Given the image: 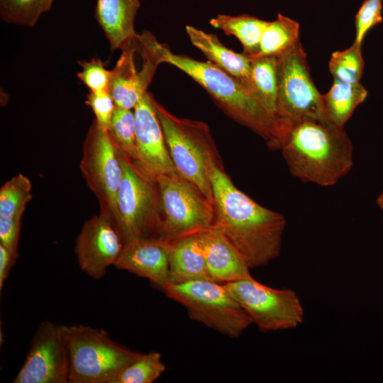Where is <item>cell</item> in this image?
Listing matches in <instances>:
<instances>
[{
	"label": "cell",
	"mask_w": 383,
	"mask_h": 383,
	"mask_svg": "<svg viewBox=\"0 0 383 383\" xmlns=\"http://www.w3.org/2000/svg\"><path fill=\"white\" fill-rule=\"evenodd\" d=\"M165 370V365L160 353H141L117 376L113 383H152Z\"/></svg>",
	"instance_id": "cell-28"
},
{
	"label": "cell",
	"mask_w": 383,
	"mask_h": 383,
	"mask_svg": "<svg viewBox=\"0 0 383 383\" xmlns=\"http://www.w3.org/2000/svg\"><path fill=\"white\" fill-rule=\"evenodd\" d=\"M153 104L177 172L213 204L209 170L213 164H223L209 126L203 121L174 116L154 97Z\"/></svg>",
	"instance_id": "cell-4"
},
{
	"label": "cell",
	"mask_w": 383,
	"mask_h": 383,
	"mask_svg": "<svg viewBox=\"0 0 383 383\" xmlns=\"http://www.w3.org/2000/svg\"><path fill=\"white\" fill-rule=\"evenodd\" d=\"M267 23L248 14H218L209 21L213 28L238 38L243 45V53L250 58L257 55L261 37Z\"/></svg>",
	"instance_id": "cell-22"
},
{
	"label": "cell",
	"mask_w": 383,
	"mask_h": 383,
	"mask_svg": "<svg viewBox=\"0 0 383 383\" xmlns=\"http://www.w3.org/2000/svg\"><path fill=\"white\" fill-rule=\"evenodd\" d=\"M197 234L212 280L226 284L252 277L243 256L218 228L213 226Z\"/></svg>",
	"instance_id": "cell-16"
},
{
	"label": "cell",
	"mask_w": 383,
	"mask_h": 383,
	"mask_svg": "<svg viewBox=\"0 0 383 383\" xmlns=\"http://www.w3.org/2000/svg\"><path fill=\"white\" fill-rule=\"evenodd\" d=\"M70 360L68 326L40 323L13 383H68Z\"/></svg>",
	"instance_id": "cell-12"
},
{
	"label": "cell",
	"mask_w": 383,
	"mask_h": 383,
	"mask_svg": "<svg viewBox=\"0 0 383 383\" xmlns=\"http://www.w3.org/2000/svg\"><path fill=\"white\" fill-rule=\"evenodd\" d=\"M171 241L157 236L135 238L123 243L114 266L165 289L168 282Z\"/></svg>",
	"instance_id": "cell-15"
},
{
	"label": "cell",
	"mask_w": 383,
	"mask_h": 383,
	"mask_svg": "<svg viewBox=\"0 0 383 383\" xmlns=\"http://www.w3.org/2000/svg\"><path fill=\"white\" fill-rule=\"evenodd\" d=\"M15 261L8 250L0 244V290L1 291L4 282L7 279L11 268Z\"/></svg>",
	"instance_id": "cell-34"
},
{
	"label": "cell",
	"mask_w": 383,
	"mask_h": 383,
	"mask_svg": "<svg viewBox=\"0 0 383 383\" xmlns=\"http://www.w3.org/2000/svg\"><path fill=\"white\" fill-rule=\"evenodd\" d=\"M186 33L191 43L199 49L207 60L240 80L251 91V60L226 47L217 35L187 25Z\"/></svg>",
	"instance_id": "cell-19"
},
{
	"label": "cell",
	"mask_w": 383,
	"mask_h": 383,
	"mask_svg": "<svg viewBox=\"0 0 383 383\" xmlns=\"http://www.w3.org/2000/svg\"><path fill=\"white\" fill-rule=\"evenodd\" d=\"M77 62L81 70L77 74V77L89 91L108 90L111 70L105 67L100 58L93 57L88 61L80 60Z\"/></svg>",
	"instance_id": "cell-30"
},
{
	"label": "cell",
	"mask_w": 383,
	"mask_h": 383,
	"mask_svg": "<svg viewBox=\"0 0 383 383\" xmlns=\"http://www.w3.org/2000/svg\"><path fill=\"white\" fill-rule=\"evenodd\" d=\"M367 94L360 82L345 83L333 79L329 91L323 94L328 122L344 127L355 109L365 100Z\"/></svg>",
	"instance_id": "cell-21"
},
{
	"label": "cell",
	"mask_w": 383,
	"mask_h": 383,
	"mask_svg": "<svg viewBox=\"0 0 383 383\" xmlns=\"http://www.w3.org/2000/svg\"><path fill=\"white\" fill-rule=\"evenodd\" d=\"M382 0H365L355 16L354 43L362 45L368 31L383 21Z\"/></svg>",
	"instance_id": "cell-31"
},
{
	"label": "cell",
	"mask_w": 383,
	"mask_h": 383,
	"mask_svg": "<svg viewBox=\"0 0 383 383\" xmlns=\"http://www.w3.org/2000/svg\"><path fill=\"white\" fill-rule=\"evenodd\" d=\"M138 38L160 64L168 63L189 75L227 116L262 137L270 148L277 149L281 120L240 80L208 60L173 52L149 31H143Z\"/></svg>",
	"instance_id": "cell-2"
},
{
	"label": "cell",
	"mask_w": 383,
	"mask_h": 383,
	"mask_svg": "<svg viewBox=\"0 0 383 383\" xmlns=\"http://www.w3.org/2000/svg\"><path fill=\"white\" fill-rule=\"evenodd\" d=\"M136 39V38H135ZM121 50V54L111 70L109 92L116 106L134 109L141 98L148 92L150 85L138 72L134 55L137 52L136 40Z\"/></svg>",
	"instance_id": "cell-18"
},
{
	"label": "cell",
	"mask_w": 383,
	"mask_h": 383,
	"mask_svg": "<svg viewBox=\"0 0 383 383\" xmlns=\"http://www.w3.org/2000/svg\"><path fill=\"white\" fill-rule=\"evenodd\" d=\"M196 279H211L198 234L171 241L167 284Z\"/></svg>",
	"instance_id": "cell-20"
},
{
	"label": "cell",
	"mask_w": 383,
	"mask_h": 383,
	"mask_svg": "<svg viewBox=\"0 0 383 383\" xmlns=\"http://www.w3.org/2000/svg\"><path fill=\"white\" fill-rule=\"evenodd\" d=\"M166 295L182 304L189 318L230 338H238L252 321L224 284L196 279L167 284Z\"/></svg>",
	"instance_id": "cell-7"
},
{
	"label": "cell",
	"mask_w": 383,
	"mask_h": 383,
	"mask_svg": "<svg viewBox=\"0 0 383 383\" xmlns=\"http://www.w3.org/2000/svg\"><path fill=\"white\" fill-rule=\"evenodd\" d=\"M277 149L294 177L324 187L335 184L353 164V147L345 128L323 121L281 120Z\"/></svg>",
	"instance_id": "cell-3"
},
{
	"label": "cell",
	"mask_w": 383,
	"mask_h": 383,
	"mask_svg": "<svg viewBox=\"0 0 383 383\" xmlns=\"http://www.w3.org/2000/svg\"><path fill=\"white\" fill-rule=\"evenodd\" d=\"M32 184L23 174H18L1 187L0 216H22L32 199Z\"/></svg>",
	"instance_id": "cell-27"
},
{
	"label": "cell",
	"mask_w": 383,
	"mask_h": 383,
	"mask_svg": "<svg viewBox=\"0 0 383 383\" xmlns=\"http://www.w3.org/2000/svg\"><path fill=\"white\" fill-rule=\"evenodd\" d=\"M22 216H0V244L16 261L20 236Z\"/></svg>",
	"instance_id": "cell-33"
},
{
	"label": "cell",
	"mask_w": 383,
	"mask_h": 383,
	"mask_svg": "<svg viewBox=\"0 0 383 383\" xmlns=\"http://www.w3.org/2000/svg\"><path fill=\"white\" fill-rule=\"evenodd\" d=\"M218 228L243 256L250 269L261 267L280 254L284 216L265 208L238 189L223 165L209 170Z\"/></svg>",
	"instance_id": "cell-1"
},
{
	"label": "cell",
	"mask_w": 383,
	"mask_h": 383,
	"mask_svg": "<svg viewBox=\"0 0 383 383\" xmlns=\"http://www.w3.org/2000/svg\"><path fill=\"white\" fill-rule=\"evenodd\" d=\"M140 0H97L94 17L111 51L121 50L136 38L135 20Z\"/></svg>",
	"instance_id": "cell-17"
},
{
	"label": "cell",
	"mask_w": 383,
	"mask_h": 383,
	"mask_svg": "<svg viewBox=\"0 0 383 383\" xmlns=\"http://www.w3.org/2000/svg\"><path fill=\"white\" fill-rule=\"evenodd\" d=\"M135 118V162L157 178L161 174L177 172L170 155L165 135L148 92L133 109Z\"/></svg>",
	"instance_id": "cell-14"
},
{
	"label": "cell",
	"mask_w": 383,
	"mask_h": 383,
	"mask_svg": "<svg viewBox=\"0 0 383 383\" xmlns=\"http://www.w3.org/2000/svg\"><path fill=\"white\" fill-rule=\"evenodd\" d=\"M107 133L115 148L136 160L135 118L134 111L116 105Z\"/></svg>",
	"instance_id": "cell-25"
},
{
	"label": "cell",
	"mask_w": 383,
	"mask_h": 383,
	"mask_svg": "<svg viewBox=\"0 0 383 383\" xmlns=\"http://www.w3.org/2000/svg\"><path fill=\"white\" fill-rule=\"evenodd\" d=\"M123 246L117 229L99 214L82 225L76 238L74 251L81 270L90 277L99 279L109 266L115 265Z\"/></svg>",
	"instance_id": "cell-13"
},
{
	"label": "cell",
	"mask_w": 383,
	"mask_h": 383,
	"mask_svg": "<svg viewBox=\"0 0 383 383\" xmlns=\"http://www.w3.org/2000/svg\"><path fill=\"white\" fill-rule=\"evenodd\" d=\"M364 66L362 45L355 43L344 50L332 53L329 61L333 79L345 83L360 82Z\"/></svg>",
	"instance_id": "cell-29"
},
{
	"label": "cell",
	"mask_w": 383,
	"mask_h": 383,
	"mask_svg": "<svg viewBox=\"0 0 383 383\" xmlns=\"http://www.w3.org/2000/svg\"><path fill=\"white\" fill-rule=\"evenodd\" d=\"M278 79L277 113L279 119L288 121L312 119L328 122L323 94L312 80L306 53L300 42L284 55L278 57Z\"/></svg>",
	"instance_id": "cell-11"
},
{
	"label": "cell",
	"mask_w": 383,
	"mask_h": 383,
	"mask_svg": "<svg viewBox=\"0 0 383 383\" xmlns=\"http://www.w3.org/2000/svg\"><path fill=\"white\" fill-rule=\"evenodd\" d=\"M79 168L87 187L98 200L99 215L109 220L118 232L117 194L123 170L117 149L106 129L95 119L83 142Z\"/></svg>",
	"instance_id": "cell-9"
},
{
	"label": "cell",
	"mask_w": 383,
	"mask_h": 383,
	"mask_svg": "<svg viewBox=\"0 0 383 383\" xmlns=\"http://www.w3.org/2000/svg\"><path fill=\"white\" fill-rule=\"evenodd\" d=\"M160 204L155 236L173 241L211 228L213 204L192 182L177 172L157 177Z\"/></svg>",
	"instance_id": "cell-6"
},
{
	"label": "cell",
	"mask_w": 383,
	"mask_h": 383,
	"mask_svg": "<svg viewBox=\"0 0 383 383\" xmlns=\"http://www.w3.org/2000/svg\"><path fill=\"white\" fill-rule=\"evenodd\" d=\"M55 0H0L1 18L18 26L33 27L50 11Z\"/></svg>",
	"instance_id": "cell-26"
},
{
	"label": "cell",
	"mask_w": 383,
	"mask_h": 383,
	"mask_svg": "<svg viewBox=\"0 0 383 383\" xmlns=\"http://www.w3.org/2000/svg\"><path fill=\"white\" fill-rule=\"evenodd\" d=\"M299 27L297 21L279 13L274 21H268L261 37L259 52L253 57H282L300 42Z\"/></svg>",
	"instance_id": "cell-23"
},
{
	"label": "cell",
	"mask_w": 383,
	"mask_h": 383,
	"mask_svg": "<svg viewBox=\"0 0 383 383\" xmlns=\"http://www.w3.org/2000/svg\"><path fill=\"white\" fill-rule=\"evenodd\" d=\"M123 170L117 194L118 233L128 240L155 236L160 204L157 178L118 150Z\"/></svg>",
	"instance_id": "cell-8"
},
{
	"label": "cell",
	"mask_w": 383,
	"mask_h": 383,
	"mask_svg": "<svg viewBox=\"0 0 383 383\" xmlns=\"http://www.w3.org/2000/svg\"><path fill=\"white\" fill-rule=\"evenodd\" d=\"M68 383H113L140 353L115 342L102 330L85 325L68 326Z\"/></svg>",
	"instance_id": "cell-5"
},
{
	"label": "cell",
	"mask_w": 383,
	"mask_h": 383,
	"mask_svg": "<svg viewBox=\"0 0 383 383\" xmlns=\"http://www.w3.org/2000/svg\"><path fill=\"white\" fill-rule=\"evenodd\" d=\"M224 284L262 332L295 328L304 321L302 304L292 289H274L252 277Z\"/></svg>",
	"instance_id": "cell-10"
},
{
	"label": "cell",
	"mask_w": 383,
	"mask_h": 383,
	"mask_svg": "<svg viewBox=\"0 0 383 383\" xmlns=\"http://www.w3.org/2000/svg\"><path fill=\"white\" fill-rule=\"evenodd\" d=\"M250 60L251 89L262 103L277 116L278 58L257 57Z\"/></svg>",
	"instance_id": "cell-24"
},
{
	"label": "cell",
	"mask_w": 383,
	"mask_h": 383,
	"mask_svg": "<svg viewBox=\"0 0 383 383\" xmlns=\"http://www.w3.org/2000/svg\"><path fill=\"white\" fill-rule=\"evenodd\" d=\"M377 203L381 209L383 210V191L377 198Z\"/></svg>",
	"instance_id": "cell-35"
},
{
	"label": "cell",
	"mask_w": 383,
	"mask_h": 383,
	"mask_svg": "<svg viewBox=\"0 0 383 383\" xmlns=\"http://www.w3.org/2000/svg\"><path fill=\"white\" fill-rule=\"evenodd\" d=\"M85 103L92 110L97 123L106 129L116 107L109 90L89 91Z\"/></svg>",
	"instance_id": "cell-32"
}]
</instances>
